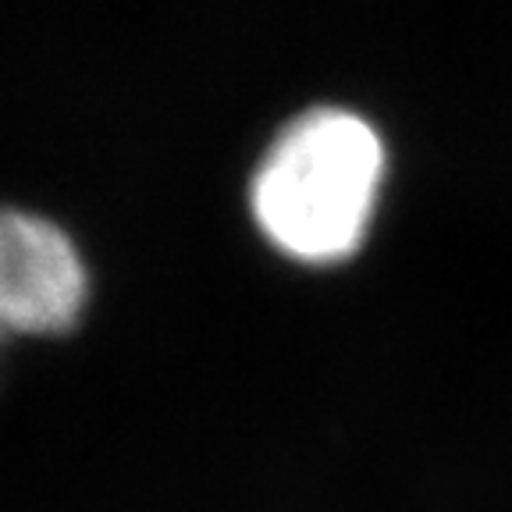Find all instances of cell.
I'll use <instances>...</instances> for the list:
<instances>
[{
    "instance_id": "cell-2",
    "label": "cell",
    "mask_w": 512,
    "mask_h": 512,
    "mask_svg": "<svg viewBox=\"0 0 512 512\" xmlns=\"http://www.w3.org/2000/svg\"><path fill=\"white\" fill-rule=\"evenodd\" d=\"M86 292L79 249L54 221L0 207V335H61Z\"/></svg>"
},
{
    "instance_id": "cell-1",
    "label": "cell",
    "mask_w": 512,
    "mask_h": 512,
    "mask_svg": "<svg viewBox=\"0 0 512 512\" xmlns=\"http://www.w3.org/2000/svg\"><path fill=\"white\" fill-rule=\"evenodd\" d=\"M384 175V150L360 114L317 107L285 125L253 175V217L292 260L338 264L360 249Z\"/></svg>"
}]
</instances>
